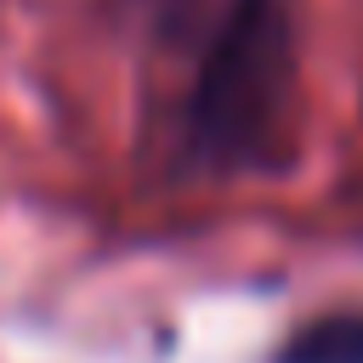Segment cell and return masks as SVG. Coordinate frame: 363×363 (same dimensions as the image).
Segmentation results:
<instances>
[{
  "mask_svg": "<svg viewBox=\"0 0 363 363\" xmlns=\"http://www.w3.org/2000/svg\"><path fill=\"white\" fill-rule=\"evenodd\" d=\"M295 108V23L289 0H233L193 51L182 102V153L193 170L238 176L284 159Z\"/></svg>",
  "mask_w": 363,
  "mask_h": 363,
  "instance_id": "cell-1",
  "label": "cell"
},
{
  "mask_svg": "<svg viewBox=\"0 0 363 363\" xmlns=\"http://www.w3.org/2000/svg\"><path fill=\"white\" fill-rule=\"evenodd\" d=\"M272 363H363V312H329L295 329Z\"/></svg>",
  "mask_w": 363,
  "mask_h": 363,
  "instance_id": "cell-2",
  "label": "cell"
},
{
  "mask_svg": "<svg viewBox=\"0 0 363 363\" xmlns=\"http://www.w3.org/2000/svg\"><path fill=\"white\" fill-rule=\"evenodd\" d=\"M125 6L147 23V34H153L159 45L199 51V40L227 17V6H233V0H125Z\"/></svg>",
  "mask_w": 363,
  "mask_h": 363,
  "instance_id": "cell-3",
  "label": "cell"
}]
</instances>
